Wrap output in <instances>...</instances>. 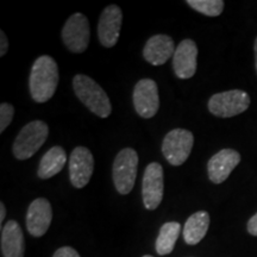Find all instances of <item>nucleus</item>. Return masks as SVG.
I'll return each instance as SVG.
<instances>
[{
  "instance_id": "obj_1",
  "label": "nucleus",
  "mask_w": 257,
  "mask_h": 257,
  "mask_svg": "<svg viewBox=\"0 0 257 257\" xmlns=\"http://www.w3.org/2000/svg\"><path fill=\"white\" fill-rule=\"evenodd\" d=\"M59 67L51 56H40L34 62L30 73V93L34 101L47 102L55 94L59 85Z\"/></svg>"
},
{
  "instance_id": "obj_2",
  "label": "nucleus",
  "mask_w": 257,
  "mask_h": 257,
  "mask_svg": "<svg viewBox=\"0 0 257 257\" xmlns=\"http://www.w3.org/2000/svg\"><path fill=\"white\" fill-rule=\"evenodd\" d=\"M73 87L79 100L93 113L100 118H107L111 114L110 99L94 80L89 76L78 74L73 79Z\"/></svg>"
},
{
  "instance_id": "obj_3",
  "label": "nucleus",
  "mask_w": 257,
  "mask_h": 257,
  "mask_svg": "<svg viewBox=\"0 0 257 257\" xmlns=\"http://www.w3.org/2000/svg\"><path fill=\"white\" fill-rule=\"evenodd\" d=\"M49 135V127L42 120H34L25 125L16 137L14 155L18 160H28L43 146Z\"/></svg>"
},
{
  "instance_id": "obj_4",
  "label": "nucleus",
  "mask_w": 257,
  "mask_h": 257,
  "mask_svg": "<svg viewBox=\"0 0 257 257\" xmlns=\"http://www.w3.org/2000/svg\"><path fill=\"white\" fill-rule=\"evenodd\" d=\"M138 155L136 150L125 148L115 156L112 168L114 187L121 195H126L133 191L137 176Z\"/></svg>"
},
{
  "instance_id": "obj_5",
  "label": "nucleus",
  "mask_w": 257,
  "mask_h": 257,
  "mask_svg": "<svg viewBox=\"0 0 257 257\" xmlns=\"http://www.w3.org/2000/svg\"><path fill=\"white\" fill-rule=\"evenodd\" d=\"M250 96L248 93L240 89H232L217 93L208 100V110L212 114L221 118H230L243 113L248 110Z\"/></svg>"
},
{
  "instance_id": "obj_6",
  "label": "nucleus",
  "mask_w": 257,
  "mask_h": 257,
  "mask_svg": "<svg viewBox=\"0 0 257 257\" xmlns=\"http://www.w3.org/2000/svg\"><path fill=\"white\" fill-rule=\"evenodd\" d=\"M194 137L191 131L174 128L166 135L162 143V153L172 166H181L187 161L192 152Z\"/></svg>"
},
{
  "instance_id": "obj_7",
  "label": "nucleus",
  "mask_w": 257,
  "mask_h": 257,
  "mask_svg": "<svg viewBox=\"0 0 257 257\" xmlns=\"http://www.w3.org/2000/svg\"><path fill=\"white\" fill-rule=\"evenodd\" d=\"M89 23L86 16L74 14L68 18L62 29V40L66 47L75 54H81L87 49L89 43Z\"/></svg>"
},
{
  "instance_id": "obj_8",
  "label": "nucleus",
  "mask_w": 257,
  "mask_h": 257,
  "mask_svg": "<svg viewBox=\"0 0 257 257\" xmlns=\"http://www.w3.org/2000/svg\"><path fill=\"white\" fill-rule=\"evenodd\" d=\"M135 110L142 118L154 117L160 107L159 89L152 79H142L136 83L134 89Z\"/></svg>"
},
{
  "instance_id": "obj_9",
  "label": "nucleus",
  "mask_w": 257,
  "mask_h": 257,
  "mask_svg": "<svg viewBox=\"0 0 257 257\" xmlns=\"http://www.w3.org/2000/svg\"><path fill=\"white\" fill-rule=\"evenodd\" d=\"M163 168L160 163L153 162L148 165L144 172L142 195L147 210H156L163 199Z\"/></svg>"
},
{
  "instance_id": "obj_10",
  "label": "nucleus",
  "mask_w": 257,
  "mask_h": 257,
  "mask_svg": "<svg viewBox=\"0 0 257 257\" xmlns=\"http://www.w3.org/2000/svg\"><path fill=\"white\" fill-rule=\"evenodd\" d=\"M94 169V159L87 148L78 147L69 157V179L75 188H83L88 184Z\"/></svg>"
},
{
  "instance_id": "obj_11",
  "label": "nucleus",
  "mask_w": 257,
  "mask_h": 257,
  "mask_svg": "<svg viewBox=\"0 0 257 257\" xmlns=\"http://www.w3.org/2000/svg\"><path fill=\"white\" fill-rule=\"evenodd\" d=\"M123 12L119 6L108 5L101 12L98 24V37L101 46L112 48L117 44L120 35Z\"/></svg>"
},
{
  "instance_id": "obj_12",
  "label": "nucleus",
  "mask_w": 257,
  "mask_h": 257,
  "mask_svg": "<svg viewBox=\"0 0 257 257\" xmlns=\"http://www.w3.org/2000/svg\"><path fill=\"white\" fill-rule=\"evenodd\" d=\"M53 220L50 202L44 198H38L30 204L27 213V229L34 237H42L49 229Z\"/></svg>"
},
{
  "instance_id": "obj_13",
  "label": "nucleus",
  "mask_w": 257,
  "mask_h": 257,
  "mask_svg": "<svg viewBox=\"0 0 257 257\" xmlns=\"http://www.w3.org/2000/svg\"><path fill=\"white\" fill-rule=\"evenodd\" d=\"M240 162V155L233 149H223L213 155L207 163L208 178L213 184H221L229 178Z\"/></svg>"
},
{
  "instance_id": "obj_14",
  "label": "nucleus",
  "mask_w": 257,
  "mask_h": 257,
  "mask_svg": "<svg viewBox=\"0 0 257 257\" xmlns=\"http://www.w3.org/2000/svg\"><path fill=\"white\" fill-rule=\"evenodd\" d=\"M198 47L194 41L184 40L176 47L173 56V68L180 79H191L197 72Z\"/></svg>"
},
{
  "instance_id": "obj_15",
  "label": "nucleus",
  "mask_w": 257,
  "mask_h": 257,
  "mask_svg": "<svg viewBox=\"0 0 257 257\" xmlns=\"http://www.w3.org/2000/svg\"><path fill=\"white\" fill-rule=\"evenodd\" d=\"M174 41L167 35H155L144 46L143 56L153 66H162L175 53Z\"/></svg>"
},
{
  "instance_id": "obj_16",
  "label": "nucleus",
  "mask_w": 257,
  "mask_h": 257,
  "mask_svg": "<svg viewBox=\"0 0 257 257\" xmlns=\"http://www.w3.org/2000/svg\"><path fill=\"white\" fill-rule=\"evenodd\" d=\"M24 234L21 225L15 220H9L2 229L3 257H24Z\"/></svg>"
},
{
  "instance_id": "obj_17",
  "label": "nucleus",
  "mask_w": 257,
  "mask_h": 257,
  "mask_svg": "<svg viewBox=\"0 0 257 257\" xmlns=\"http://www.w3.org/2000/svg\"><path fill=\"white\" fill-rule=\"evenodd\" d=\"M210 226V214L206 211H199L192 214L184 227V239L189 245H195L206 236Z\"/></svg>"
},
{
  "instance_id": "obj_18",
  "label": "nucleus",
  "mask_w": 257,
  "mask_h": 257,
  "mask_svg": "<svg viewBox=\"0 0 257 257\" xmlns=\"http://www.w3.org/2000/svg\"><path fill=\"white\" fill-rule=\"evenodd\" d=\"M67 162L66 152L61 147H53L42 157L38 166L37 174L41 179L46 180L59 174Z\"/></svg>"
},
{
  "instance_id": "obj_19",
  "label": "nucleus",
  "mask_w": 257,
  "mask_h": 257,
  "mask_svg": "<svg viewBox=\"0 0 257 257\" xmlns=\"http://www.w3.org/2000/svg\"><path fill=\"white\" fill-rule=\"evenodd\" d=\"M181 232V225L178 221H169L163 224L156 239V251L159 255H169L174 250L175 243Z\"/></svg>"
},
{
  "instance_id": "obj_20",
  "label": "nucleus",
  "mask_w": 257,
  "mask_h": 257,
  "mask_svg": "<svg viewBox=\"0 0 257 257\" xmlns=\"http://www.w3.org/2000/svg\"><path fill=\"white\" fill-rule=\"evenodd\" d=\"M187 4L208 17H218L224 10L223 0H187Z\"/></svg>"
},
{
  "instance_id": "obj_21",
  "label": "nucleus",
  "mask_w": 257,
  "mask_h": 257,
  "mask_svg": "<svg viewBox=\"0 0 257 257\" xmlns=\"http://www.w3.org/2000/svg\"><path fill=\"white\" fill-rule=\"evenodd\" d=\"M15 115V107L9 102L0 105V133H4L5 128L11 124Z\"/></svg>"
},
{
  "instance_id": "obj_22",
  "label": "nucleus",
  "mask_w": 257,
  "mask_h": 257,
  "mask_svg": "<svg viewBox=\"0 0 257 257\" xmlns=\"http://www.w3.org/2000/svg\"><path fill=\"white\" fill-rule=\"evenodd\" d=\"M53 257H80V255L72 246H62L56 250Z\"/></svg>"
},
{
  "instance_id": "obj_23",
  "label": "nucleus",
  "mask_w": 257,
  "mask_h": 257,
  "mask_svg": "<svg viewBox=\"0 0 257 257\" xmlns=\"http://www.w3.org/2000/svg\"><path fill=\"white\" fill-rule=\"evenodd\" d=\"M9 49V41L8 37H6L5 32H0V56H4L6 53H8Z\"/></svg>"
},
{
  "instance_id": "obj_24",
  "label": "nucleus",
  "mask_w": 257,
  "mask_h": 257,
  "mask_svg": "<svg viewBox=\"0 0 257 257\" xmlns=\"http://www.w3.org/2000/svg\"><path fill=\"white\" fill-rule=\"evenodd\" d=\"M248 231L250 234L257 237V213L253 214L248 221Z\"/></svg>"
},
{
  "instance_id": "obj_25",
  "label": "nucleus",
  "mask_w": 257,
  "mask_h": 257,
  "mask_svg": "<svg viewBox=\"0 0 257 257\" xmlns=\"http://www.w3.org/2000/svg\"><path fill=\"white\" fill-rule=\"evenodd\" d=\"M5 216H6V208H5V205L3 204V202H0V223H4V219H5Z\"/></svg>"
},
{
  "instance_id": "obj_26",
  "label": "nucleus",
  "mask_w": 257,
  "mask_h": 257,
  "mask_svg": "<svg viewBox=\"0 0 257 257\" xmlns=\"http://www.w3.org/2000/svg\"><path fill=\"white\" fill-rule=\"evenodd\" d=\"M253 49H255V66H256V72H257V38L255 40V47H253Z\"/></svg>"
},
{
  "instance_id": "obj_27",
  "label": "nucleus",
  "mask_w": 257,
  "mask_h": 257,
  "mask_svg": "<svg viewBox=\"0 0 257 257\" xmlns=\"http://www.w3.org/2000/svg\"><path fill=\"white\" fill-rule=\"evenodd\" d=\"M143 257H154V256H150V255H144Z\"/></svg>"
}]
</instances>
